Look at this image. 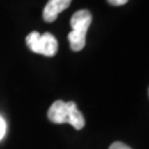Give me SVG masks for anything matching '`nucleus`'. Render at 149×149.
<instances>
[{
  "label": "nucleus",
  "instance_id": "obj_1",
  "mask_svg": "<svg viewBox=\"0 0 149 149\" xmlns=\"http://www.w3.org/2000/svg\"><path fill=\"white\" fill-rule=\"evenodd\" d=\"M92 22V14L82 9L76 11L71 17L72 31L68 34L70 47L72 51H81L86 46V34Z\"/></svg>",
  "mask_w": 149,
  "mask_h": 149
},
{
  "label": "nucleus",
  "instance_id": "obj_2",
  "mask_svg": "<svg viewBox=\"0 0 149 149\" xmlns=\"http://www.w3.org/2000/svg\"><path fill=\"white\" fill-rule=\"evenodd\" d=\"M26 45L32 52L44 55L46 57H52L57 54L58 50L57 40L50 32H45L42 35L37 31L30 32L26 36Z\"/></svg>",
  "mask_w": 149,
  "mask_h": 149
},
{
  "label": "nucleus",
  "instance_id": "obj_3",
  "mask_svg": "<svg viewBox=\"0 0 149 149\" xmlns=\"http://www.w3.org/2000/svg\"><path fill=\"white\" fill-rule=\"evenodd\" d=\"M72 0H49L44 8L42 17L46 22H52L57 19L58 14L70 6Z\"/></svg>",
  "mask_w": 149,
  "mask_h": 149
},
{
  "label": "nucleus",
  "instance_id": "obj_4",
  "mask_svg": "<svg viewBox=\"0 0 149 149\" xmlns=\"http://www.w3.org/2000/svg\"><path fill=\"white\" fill-rule=\"evenodd\" d=\"M68 108L70 103L63 101H55L51 107L49 108L47 117L52 123L56 124H62L67 123L68 119Z\"/></svg>",
  "mask_w": 149,
  "mask_h": 149
},
{
  "label": "nucleus",
  "instance_id": "obj_5",
  "mask_svg": "<svg viewBox=\"0 0 149 149\" xmlns=\"http://www.w3.org/2000/svg\"><path fill=\"white\" fill-rule=\"evenodd\" d=\"M70 103V108H68V119H67V123L71 124L74 129H82L85 127V117L83 114L81 113L77 108V104L74 102H68Z\"/></svg>",
  "mask_w": 149,
  "mask_h": 149
},
{
  "label": "nucleus",
  "instance_id": "obj_6",
  "mask_svg": "<svg viewBox=\"0 0 149 149\" xmlns=\"http://www.w3.org/2000/svg\"><path fill=\"white\" fill-rule=\"evenodd\" d=\"M108 149H132V148L128 147L127 144H124L122 142H114L113 144H111V147Z\"/></svg>",
  "mask_w": 149,
  "mask_h": 149
},
{
  "label": "nucleus",
  "instance_id": "obj_7",
  "mask_svg": "<svg viewBox=\"0 0 149 149\" xmlns=\"http://www.w3.org/2000/svg\"><path fill=\"white\" fill-rule=\"evenodd\" d=\"M5 133H6V123H5V120L0 117V141L5 136Z\"/></svg>",
  "mask_w": 149,
  "mask_h": 149
},
{
  "label": "nucleus",
  "instance_id": "obj_8",
  "mask_svg": "<svg viewBox=\"0 0 149 149\" xmlns=\"http://www.w3.org/2000/svg\"><path fill=\"white\" fill-rule=\"evenodd\" d=\"M107 1L113 6H122V5H124V4L128 3V0H107Z\"/></svg>",
  "mask_w": 149,
  "mask_h": 149
}]
</instances>
